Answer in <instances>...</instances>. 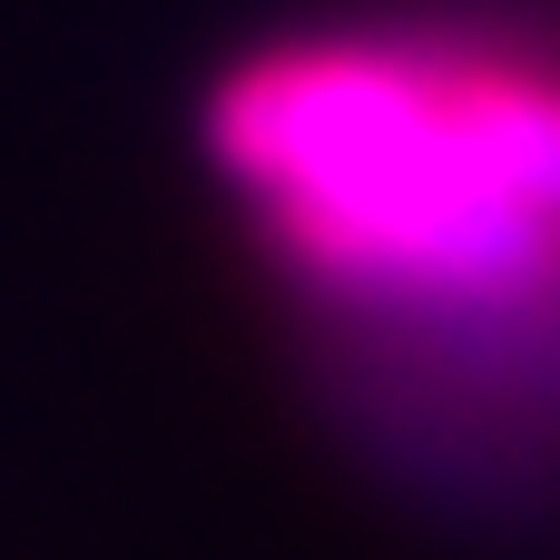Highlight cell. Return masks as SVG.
Segmentation results:
<instances>
[{
	"label": "cell",
	"mask_w": 560,
	"mask_h": 560,
	"mask_svg": "<svg viewBox=\"0 0 560 560\" xmlns=\"http://www.w3.org/2000/svg\"><path fill=\"white\" fill-rule=\"evenodd\" d=\"M217 138L325 285L560 374V69L276 59L226 89Z\"/></svg>",
	"instance_id": "obj_1"
}]
</instances>
